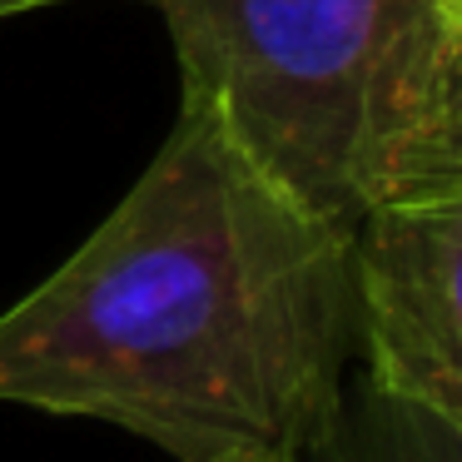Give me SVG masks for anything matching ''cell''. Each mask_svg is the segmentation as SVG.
I'll list each match as a JSON object with an SVG mask.
<instances>
[{"label": "cell", "instance_id": "6da1fadb", "mask_svg": "<svg viewBox=\"0 0 462 462\" xmlns=\"http://www.w3.org/2000/svg\"><path fill=\"white\" fill-rule=\"evenodd\" d=\"M348 343V234L180 100L130 194L0 313V402L110 422L174 462H303L338 428Z\"/></svg>", "mask_w": 462, "mask_h": 462}, {"label": "cell", "instance_id": "7a4b0ae2", "mask_svg": "<svg viewBox=\"0 0 462 462\" xmlns=\"http://www.w3.org/2000/svg\"><path fill=\"white\" fill-rule=\"evenodd\" d=\"M180 100L299 209L353 234L462 194V0H150Z\"/></svg>", "mask_w": 462, "mask_h": 462}, {"label": "cell", "instance_id": "3957f363", "mask_svg": "<svg viewBox=\"0 0 462 462\" xmlns=\"http://www.w3.org/2000/svg\"><path fill=\"white\" fill-rule=\"evenodd\" d=\"M353 338L388 408L462 428V194L388 204L348 234Z\"/></svg>", "mask_w": 462, "mask_h": 462}, {"label": "cell", "instance_id": "277c9868", "mask_svg": "<svg viewBox=\"0 0 462 462\" xmlns=\"http://www.w3.org/2000/svg\"><path fill=\"white\" fill-rule=\"evenodd\" d=\"M51 0H0V21H11V15H31V11H45Z\"/></svg>", "mask_w": 462, "mask_h": 462}, {"label": "cell", "instance_id": "5b68a950", "mask_svg": "<svg viewBox=\"0 0 462 462\" xmlns=\"http://www.w3.org/2000/svg\"><path fill=\"white\" fill-rule=\"evenodd\" d=\"M51 5H60V0H51Z\"/></svg>", "mask_w": 462, "mask_h": 462}]
</instances>
